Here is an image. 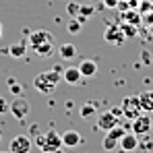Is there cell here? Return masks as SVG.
<instances>
[{
  "label": "cell",
  "mask_w": 153,
  "mask_h": 153,
  "mask_svg": "<svg viewBox=\"0 0 153 153\" xmlns=\"http://www.w3.org/2000/svg\"><path fill=\"white\" fill-rule=\"evenodd\" d=\"M27 46L31 52L39 58H50L56 52V44H54V35L48 29H39V31H31L27 35Z\"/></svg>",
  "instance_id": "cell-1"
},
{
  "label": "cell",
  "mask_w": 153,
  "mask_h": 153,
  "mask_svg": "<svg viewBox=\"0 0 153 153\" xmlns=\"http://www.w3.org/2000/svg\"><path fill=\"white\" fill-rule=\"evenodd\" d=\"M60 81H62V75L56 73L54 68H50V71H44V73L33 76V87H35L39 93L50 95V93L56 91V87L60 85Z\"/></svg>",
  "instance_id": "cell-2"
},
{
  "label": "cell",
  "mask_w": 153,
  "mask_h": 153,
  "mask_svg": "<svg viewBox=\"0 0 153 153\" xmlns=\"http://www.w3.org/2000/svg\"><path fill=\"white\" fill-rule=\"evenodd\" d=\"M35 145L39 147V151H44V153H58V151H62V147H64L62 145V134L58 130H54V128L37 134Z\"/></svg>",
  "instance_id": "cell-3"
},
{
  "label": "cell",
  "mask_w": 153,
  "mask_h": 153,
  "mask_svg": "<svg viewBox=\"0 0 153 153\" xmlns=\"http://www.w3.org/2000/svg\"><path fill=\"white\" fill-rule=\"evenodd\" d=\"M122 114H124V118H130V120H134L139 114H143V108H141V100H139V95H128L122 100Z\"/></svg>",
  "instance_id": "cell-4"
},
{
  "label": "cell",
  "mask_w": 153,
  "mask_h": 153,
  "mask_svg": "<svg viewBox=\"0 0 153 153\" xmlns=\"http://www.w3.org/2000/svg\"><path fill=\"white\" fill-rule=\"evenodd\" d=\"M17 120H25L27 116H29V112H31V105H29V102H27L23 95H19V97H15L13 102H10V110H8Z\"/></svg>",
  "instance_id": "cell-5"
},
{
  "label": "cell",
  "mask_w": 153,
  "mask_h": 153,
  "mask_svg": "<svg viewBox=\"0 0 153 153\" xmlns=\"http://www.w3.org/2000/svg\"><path fill=\"white\" fill-rule=\"evenodd\" d=\"M151 126H153V120H151V116H147V112L139 114V116L132 120V132H134L137 137H147L149 130H151Z\"/></svg>",
  "instance_id": "cell-6"
},
{
  "label": "cell",
  "mask_w": 153,
  "mask_h": 153,
  "mask_svg": "<svg viewBox=\"0 0 153 153\" xmlns=\"http://www.w3.org/2000/svg\"><path fill=\"white\" fill-rule=\"evenodd\" d=\"M8 151L10 153H31V139L27 134H17L10 145H8Z\"/></svg>",
  "instance_id": "cell-7"
},
{
  "label": "cell",
  "mask_w": 153,
  "mask_h": 153,
  "mask_svg": "<svg viewBox=\"0 0 153 153\" xmlns=\"http://www.w3.org/2000/svg\"><path fill=\"white\" fill-rule=\"evenodd\" d=\"M105 42H110V44H114V46H120V44H124V39H126V33H124V29L118 25H110L105 29Z\"/></svg>",
  "instance_id": "cell-8"
},
{
  "label": "cell",
  "mask_w": 153,
  "mask_h": 153,
  "mask_svg": "<svg viewBox=\"0 0 153 153\" xmlns=\"http://www.w3.org/2000/svg\"><path fill=\"white\" fill-rule=\"evenodd\" d=\"M120 124V118L118 116H114L112 114V110L110 112H103V114H100L97 116V128H102V130H112L114 126H118Z\"/></svg>",
  "instance_id": "cell-9"
},
{
  "label": "cell",
  "mask_w": 153,
  "mask_h": 153,
  "mask_svg": "<svg viewBox=\"0 0 153 153\" xmlns=\"http://www.w3.org/2000/svg\"><path fill=\"white\" fill-rule=\"evenodd\" d=\"M62 81H64L66 85H81V81H83V75H81L79 66H64Z\"/></svg>",
  "instance_id": "cell-10"
},
{
  "label": "cell",
  "mask_w": 153,
  "mask_h": 153,
  "mask_svg": "<svg viewBox=\"0 0 153 153\" xmlns=\"http://www.w3.org/2000/svg\"><path fill=\"white\" fill-rule=\"evenodd\" d=\"M83 143V137H81V132H76V130H66V132H62V145L64 147H79Z\"/></svg>",
  "instance_id": "cell-11"
},
{
  "label": "cell",
  "mask_w": 153,
  "mask_h": 153,
  "mask_svg": "<svg viewBox=\"0 0 153 153\" xmlns=\"http://www.w3.org/2000/svg\"><path fill=\"white\" fill-rule=\"evenodd\" d=\"M137 147H139V137H137L134 132H130V134L124 132L122 139H120V149L128 153V151H134Z\"/></svg>",
  "instance_id": "cell-12"
},
{
  "label": "cell",
  "mask_w": 153,
  "mask_h": 153,
  "mask_svg": "<svg viewBox=\"0 0 153 153\" xmlns=\"http://www.w3.org/2000/svg\"><path fill=\"white\" fill-rule=\"evenodd\" d=\"M79 71H81L83 79H89V76H95V73H97V64H95V60H89V58H85V60H81V64H79Z\"/></svg>",
  "instance_id": "cell-13"
},
{
  "label": "cell",
  "mask_w": 153,
  "mask_h": 153,
  "mask_svg": "<svg viewBox=\"0 0 153 153\" xmlns=\"http://www.w3.org/2000/svg\"><path fill=\"white\" fill-rule=\"evenodd\" d=\"M76 54H79V52H76L75 44H60V46H58V56H60L62 60H73Z\"/></svg>",
  "instance_id": "cell-14"
},
{
  "label": "cell",
  "mask_w": 153,
  "mask_h": 153,
  "mask_svg": "<svg viewBox=\"0 0 153 153\" xmlns=\"http://www.w3.org/2000/svg\"><path fill=\"white\" fill-rule=\"evenodd\" d=\"M27 52V42L25 39H21V42H15L10 48H8V54L13 56V58H23Z\"/></svg>",
  "instance_id": "cell-15"
},
{
  "label": "cell",
  "mask_w": 153,
  "mask_h": 153,
  "mask_svg": "<svg viewBox=\"0 0 153 153\" xmlns=\"http://www.w3.org/2000/svg\"><path fill=\"white\" fill-rule=\"evenodd\" d=\"M139 100H141V108H143V112L151 114V112H153V91H143V93L139 95Z\"/></svg>",
  "instance_id": "cell-16"
},
{
  "label": "cell",
  "mask_w": 153,
  "mask_h": 153,
  "mask_svg": "<svg viewBox=\"0 0 153 153\" xmlns=\"http://www.w3.org/2000/svg\"><path fill=\"white\" fill-rule=\"evenodd\" d=\"M102 147H103V151H116V149L120 147V141L114 139V137H110V134L105 132V137H103V141H102Z\"/></svg>",
  "instance_id": "cell-17"
},
{
  "label": "cell",
  "mask_w": 153,
  "mask_h": 153,
  "mask_svg": "<svg viewBox=\"0 0 153 153\" xmlns=\"http://www.w3.org/2000/svg\"><path fill=\"white\" fill-rule=\"evenodd\" d=\"M6 83H8V89H10V93H13L15 97L23 95V85H21L15 76H8V79H6Z\"/></svg>",
  "instance_id": "cell-18"
},
{
  "label": "cell",
  "mask_w": 153,
  "mask_h": 153,
  "mask_svg": "<svg viewBox=\"0 0 153 153\" xmlns=\"http://www.w3.org/2000/svg\"><path fill=\"white\" fill-rule=\"evenodd\" d=\"M93 15V6L91 4H81V10H79V15H76V19L81 21V23H87V19Z\"/></svg>",
  "instance_id": "cell-19"
},
{
  "label": "cell",
  "mask_w": 153,
  "mask_h": 153,
  "mask_svg": "<svg viewBox=\"0 0 153 153\" xmlns=\"http://www.w3.org/2000/svg\"><path fill=\"white\" fill-rule=\"evenodd\" d=\"M95 112H97V108H95V103H85L83 108H81V118L83 120H89L91 116H95Z\"/></svg>",
  "instance_id": "cell-20"
},
{
  "label": "cell",
  "mask_w": 153,
  "mask_h": 153,
  "mask_svg": "<svg viewBox=\"0 0 153 153\" xmlns=\"http://www.w3.org/2000/svg\"><path fill=\"white\" fill-rule=\"evenodd\" d=\"M81 27H83V23L76 19V17H73L71 21H68V25H66V29H68V33H79L81 31Z\"/></svg>",
  "instance_id": "cell-21"
},
{
  "label": "cell",
  "mask_w": 153,
  "mask_h": 153,
  "mask_svg": "<svg viewBox=\"0 0 153 153\" xmlns=\"http://www.w3.org/2000/svg\"><path fill=\"white\" fill-rule=\"evenodd\" d=\"M124 132H126V130L120 126V124H118V126H114L112 130H108V134H110V137H114V139H118V141L122 139V134H124Z\"/></svg>",
  "instance_id": "cell-22"
},
{
  "label": "cell",
  "mask_w": 153,
  "mask_h": 153,
  "mask_svg": "<svg viewBox=\"0 0 153 153\" xmlns=\"http://www.w3.org/2000/svg\"><path fill=\"white\" fill-rule=\"evenodd\" d=\"M66 10H68L71 17H76L79 10H81V4H79V2H68V4H66Z\"/></svg>",
  "instance_id": "cell-23"
},
{
  "label": "cell",
  "mask_w": 153,
  "mask_h": 153,
  "mask_svg": "<svg viewBox=\"0 0 153 153\" xmlns=\"http://www.w3.org/2000/svg\"><path fill=\"white\" fill-rule=\"evenodd\" d=\"M8 110H10V103H6V100H2V97H0V116H2V114H6Z\"/></svg>",
  "instance_id": "cell-24"
},
{
  "label": "cell",
  "mask_w": 153,
  "mask_h": 153,
  "mask_svg": "<svg viewBox=\"0 0 153 153\" xmlns=\"http://www.w3.org/2000/svg\"><path fill=\"white\" fill-rule=\"evenodd\" d=\"M118 2H120V0H103V6H105V8H116Z\"/></svg>",
  "instance_id": "cell-25"
},
{
  "label": "cell",
  "mask_w": 153,
  "mask_h": 153,
  "mask_svg": "<svg viewBox=\"0 0 153 153\" xmlns=\"http://www.w3.org/2000/svg\"><path fill=\"white\" fill-rule=\"evenodd\" d=\"M112 114L114 116H118V118H122L124 114H122V108H112Z\"/></svg>",
  "instance_id": "cell-26"
},
{
  "label": "cell",
  "mask_w": 153,
  "mask_h": 153,
  "mask_svg": "<svg viewBox=\"0 0 153 153\" xmlns=\"http://www.w3.org/2000/svg\"><path fill=\"white\" fill-rule=\"evenodd\" d=\"M141 147H143V149H153V143L147 139V141H145V145H141Z\"/></svg>",
  "instance_id": "cell-27"
},
{
  "label": "cell",
  "mask_w": 153,
  "mask_h": 153,
  "mask_svg": "<svg viewBox=\"0 0 153 153\" xmlns=\"http://www.w3.org/2000/svg\"><path fill=\"white\" fill-rule=\"evenodd\" d=\"M29 130H31V134H37V130H39V126H37V124H31V128H29Z\"/></svg>",
  "instance_id": "cell-28"
},
{
  "label": "cell",
  "mask_w": 153,
  "mask_h": 153,
  "mask_svg": "<svg viewBox=\"0 0 153 153\" xmlns=\"http://www.w3.org/2000/svg\"><path fill=\"white\" fill-rule=\"evenodd\" d=\"M2 31H4V25H2V21H0V37H2Z\"/></svg>",
  "instance_id": "cell-29"
},
{
  "label": "cell",
  "mask_w": 153,
  "mask_h": 153,
  "mask_svg": "<svg viewBox=\"0 0 153 153\" xmlns=\"http://www.w3.org/2000/svg\"><path fill=\"white\" fill-rule=\"evenodd\" d=\"M0 141H2V134H0Z\"/></svg>",
  "instance_id": "cell-30"
},
{
  "label": "cell",
  "mask_w": 153,
  "mask_h": 153,
  "mask_svg": "<svg viewBox=\"0 0 153 153\" xmlns=\"http://www.w3.org/2000/svg\"><path fill=\"white\" fill-rule=\"evenodd\" d=\"M58 153H64V151H58Z\"/></svg>",
  "instance_id": "cell-31"
},
{
  "label": "cell",
  "mask_w": 153,
  "mask_h": 153,
  "mask_svg": "<svg viewBox=\"0 0 153 153\" xmlns=\"http://www.w3.org/2000/svg\"><path fill=\"white\" fill-rule=\"evenodd\" d=\"M6 153H10V151H6Z\"/></svg>",
  "instance_id": "cell-32"
}]
</instances>
